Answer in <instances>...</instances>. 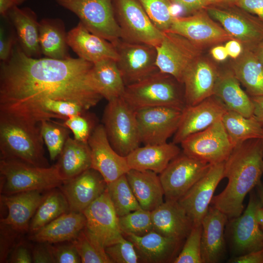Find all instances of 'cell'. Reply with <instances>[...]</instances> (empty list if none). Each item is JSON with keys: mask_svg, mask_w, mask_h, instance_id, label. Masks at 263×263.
Wrapping results in <instances>:
<instances>
[{"mask_svg": "<svg viewBox=\"0 0 263 263\" xmlns=\"http://www.w3.org/2000/svg\"><path fill=\"white\" fill-rule=\"evenodd\" d=\"M93 64L79 57H29L16 43L0 64V112L39 123L40 107L49 99L74 102L88 110L102 98L90 82Z\"/></svg>", "mask_w": 263, "mask_h": 263, "instance_id": "obj_1", "label": "cell"}, {"mask_svg": "<svg viewBox=\"0 0 263 263\" xmlns=\"http://www.w3.org/2000/svg\"><path fill=\"white\" fill-rule=\"evenodd\" d=\"M263 174V139H249L236 146L225 161L224 177L227 184L213 196L211 206L228 220L239 216L244 210L245 197L261 182Z\"/></svg>", "mask_w": 263, "mask_h": 263, "instance_id": "obj_2", "label": "cell"}, {"mask_svg": "<svg viewBox=\"0 0 263 263\" xmlns=\"http://www.w3.org/2000/svg\"><path fill=\"white\" fill-rule=\"evenodd\" d=\"M39 123L0 112V159L49 167L44 157Z\"/></svg>", "mask_w": 263, "mask_h": 263, "instance_id": "obj_3", "label": "cell"}, {"mask_svg": "<svg viewBox=\"0 0 263 263\" xmlns=\"http://www.w3.org/2000/svg\"><path fill=\"white\" fill-rule=\"evenodd\" d=\"M172 76L158 71L138 82L126 86L122 96L134 110L167 107L181 111L186 107L184 89Z\"/></svg>", "mask_w": 263, "mask_h": 263, "instance_id": "obj_4", "label": "cell"}, {"mask_svg": "<svg viewBox=\"0 0 263 263\" xmlns=\"http://www.w3.org/2000/svg\"><path fill=\"white\" fill-rule=\"evenodd\" d=\"M0 177L2 195L50 190L59 187L64 182L57 163L39 167L14 159H0Z\"/></svg>", "mask_w": 263, "mask_h": 263, "instance_id": "obj_5", "label": "cell"}, {"mask_svg": "<svg viewBox=\"0 0 263 263\" xmlns=\"http://www.w3.org/2000/svg\"><path fill=\"white\" fill-rule=\"evenodd\" d=\"M103 121L109 140L115 150L126 157L141 143L135 111L122 97L108 101Z\"/></svg>", "mask_w": 263, "mask_h": 263, "instance_id": "obj_6", "label": "cell"}, {"mask_svg": "<svg viewBox=\"0 0 263 263\" xmlns=\"http://www.w3.org/2000/svg\"><path fill=\"white\" fill-rule=\"evenodd\" d=\"M74 13L91 33L114 44L121 39L113 0H55Z\"/></svg>", "mask_w": 263, "mask_h": 263, "instance_id": "obj_7", "label": "cell"}, {"mask_svg": "<svg viewBox=\"0 0 263 263\" xmlns=\"http://www.w3.org/2000/svg\"><path fill=\"white\" fill-rule=\"evenodd\" d=\"M121 39L155 47L161 43L163 32L153 23L137 0H113Z\"/></svg>", "mask_w": 263, "mask_h": 263, "instance_id": "obj_8", "label": "cell"}, {"mask_svg": "<svg viewBox=\"0 0 263 263\" xmlns=\"http://www.w3.org/2000/svg\"><path fill=\"white\" fill-rule=\"evenodd\" d=\"M180 144L185 154L212 165L225 162L234 149L221 120Z\"/></svg>", "mask_w": 263, "mask_h": 263, "instance_id": "obj_9", "label": "cell"}, {"mask_svg": "<svg viewBox=\"0 0 263 263\" xmlns=\"http://www.w3.org/2000/svg\"><path fill=\"white\" fill-rule=\"evenodd\" d=\"M155 48L159 71L172 76L181 83L186 70L201 53V48L186 38L169 31L163 33L160 44Z\"/></svg>", "mask_w": 263, "mask_h": 263, "instance_id": "obj_10", "label": "cell"}, {"mask_svg": "<svg viewBox=\"0 0 263 263\" xmlns=\"http://www.w3.org/2000/svg\"><path fill=\"white\" fill-rule=\"evenodd\" d=\"M212 165L180 153L159 175L165 200L178 201Z\"/></svg>", "mask_w": 263, "mask_h": 263, "instance_id": "obj_11", "label": "cell"}, {"mask_svg": "<svg viewBox=\"0 0 263 263\" xmlns=\"http://www.w3.org/2000/svg\"><path fill=\"white\" fill-rule=\"evenodd\" d=\"M113 44L118 54L117 65L126 86L140 81L159 71L155 47L121 39Z\"/></svg>", "mask_w": 263, "mask_h": 263, "instance_id": "obj_12", "label": "cell"}, {"mask_svg": "<svg viewBox=\"0 0 263 263\" xmlns=\"http://www.w3.org/2000/svg\"><path fill=\"white\" fill-rule=\"evenodd\" d=\"M205 9L233 38L248 48H254L263 39V22L238 7L219 4Z\"/></svg>", "mask_w": 263, "mask_h": 263, "instance_id": "obj_13", "label": "cell"}, {"mask_svg": "<svg viewBox=\"0 0 263 263\" xmlns=\"http://www.w3.org/2000/svg\"><path fill=\"white\" fill-rule=\"evenodd\" d=\"M261 204L258 195L251 190L246 209L229 220L230 246L234 257L263 249V230L256 219V210Z\"/></svg>", "mask_w": 263, "mask_h": 263, "instance_id": "obj_14", "label": "cell"}, {"mask_svg": "<svg viewBox=\"0 0 263 263\" xmlns=\"http://www.w3.org/2000/svg\"><path fill=\"white\" fill-rule=\"evenodd\" d=\"M183 111L167 107H153L135 111L141 143L161 144L176 132Z\"/></svg>", "mask_w": 263, "mask_h": 263, "instance_id": "obj_15", "label": "cell"}, {"mask_svg": "<svg viewBox=\"0 0 263 263\" xmlns=\"http://www.w3.org/2000/svg\"><path fill=\"white\" fill-rule=\"evenodd\" d=\"M82 212L86 218L85 229L105 248L123 236L107 189Z\"/></svg>", "mask_w": 263, "mask_h": 263, "instance_id": "obj_16", "label": "cell"}, {"mask_svg": "<svg viewBox=\"0 0 263 263\" xmlns=\"http://www.w3.org/2000/svg\"><path fill=\"white\" fill-rule=\"evenodd\" d=\"M168 31L186 38L201 48L233 39L222 26L214 21L206 9L189 16H175Z\"/></svg>", "mask_w": 263, "mask_h": 263, "instance_id": "obj_17", "label": "cell"}, {"mask_svg": "<svg viewBox=\"0 0 263 263\" xmlns=\"http://www.w3.org/2000/svg\"><path fill=\"white\" fill-rule=\"evenodd\" d=\"M224 164L225 162L212 165L208 171L178 201L193 226L202 225L215 190L224 178Z\"/></svg>", "mask_w": 263, "mask_h": 263, "instance_id": "obj_18", "label": "cell"}, {"mask_svg": "<svg viewBox=\"0 0 263 263\" xmlns=\"http://www.w3.org/2000/svg\"><path fill=\"white\" fill-rule=\"evenodd\" d=\"M91 156V168L97 171L107 184L130 170L126 157L112 146L103 125L95 126L88 141Z\"/></svg>", "mask_w": 263, "mask_h": 263, "instance_id": "obj_19", "label": "cell"}, {"mask_svg": "<svg viewBox=\"0 0 263 263\" xmlns=\"http://www.w3.org/2000/svg\"><path fill=\"white\" fill-rule=\"evenodd\" d=\"M226 111L222 102L214 95L196 105L186 106L172 142L180 144L189 136L206 129L221 120Z\"/></svg>", "mask_w": 263, "mask_h": 263, "instance_id": "obj_20", "label": "cell"}, {"mask_svg": "<svg viewBox=\"0 0 263 263\" xmlns=\"http://www.w3.org/2000/svg\"><path fill=\"white\" fill-rule=\"evenodd\" d=\"M58 188L67 201L70 211L82 212L106 191L107 183L97 171L90 168Z\"/></svg>", "mask_w": 263, "mask_h": 263, "instance_id": "obj_21", "label": "cell"}, {"mask_svg": "<svg viewBox=\"0 0 263 263\" xmlns=\"http://www.w3.org/2000/svg\"><path fill=\"white\" fill-rule=\"evenodd\" d=\"M216 68L200 56L188 67L183 79L187 106H193L214 95L219 75Z\"/></svg>", "mask_w": 263, "mask_h": 263, "instance_id": "obj_22", "label": "cell"}, {"mask_svg": "<svg viewBox=\"0 0 263 263\" xmlns=\"http://www.w3.org/2000/svg\"><path fill=\"white\" fill-rule=\"evenodd\" d=\"M67 43L78 57L93 64L106 59L118 60L114 45L90 32L80 21L67 33Z\"/></svg>", "mask_w": 263, "mask_h": 263, "instance_id": "obj_23", "label": "cell"}, {"mask_svg": "<svg viewBox=\"0 0 263 263\" xmlns=\"http://www.w3.org/2000/svg\"><path fill=\"white\" fill-rule=\"evenodd\" d=\"M227 216L210 206L202 223L201 256L203 263H219L225 253L224 230Z\"/></svg>", "mask_w": 263, "mask_h": 263, "instance_id": "obj_24", "label": "cell"}, {"mask_svg": "<svg viewBox=\"0 0 263 263\" xmlns=\"http://www.w3.org/2000/svg\"><path fill=\"white\" fill-rule=\"evenodd\" d=\"M44 196L41 190L1 195V201L8 211L6 217L1 219V224L17 232L28 230L30 221Z\"/></svg>", "mask_w": 263, "mask_h": 263, "instance_id": "obj_25", "label": "cell"}, {"mask_svg": "<svg viewBox=\"0 0 263 263\" xmlns=\"http://www.w3.org/2000/svg\"><path fill=\"white\" fill-rule=\"evenodd\" d=\"M153 230L180 241L187 238L192 223L178 201L165 200L151 211Z\"/></svg>", "mask_w": 263, "mask_h": 263, "instance_id": "obj_26", "label": "cell"}, {"mask_svg": "<svg viewBox=\"0 0 263 263\" xmlns=\"http://www.w3.org/2000/svg\"><path fill=\"white\" fill-rule=\"evenodd\" d=\"M123 235L133 244L141 261L145 263H172L183 242L163 236L153 230L141 236Z\"/></svg>", "mask_w": 263, "mask_h": 263, "instance_id": "obj_27", "label": "cell"}, {"mask_svg": "<svg viewBox=\"0 0 263 263\" xmlns=\"http://www.w3.org/2000/svg\"><path fill=\"white\" fill-rule=\"evenodd\" d=\"M180 151L173 142L146 145L134 150L126 159L130 169L149 170L160 174L181 153Z\"/></svg>", "mask_w": 263, "mask_h": 263, "instance_id": "obj_28", "label": "cell"}, {"mask_svg": "<svg viewBox=\"0 0 263 263\" xmlns=\"http://www.w3.org/2000/svg\"><path fill=\"white\" fill-rule=\"evenodd\" d=\"M85 225L83 212L70 211L32 233L30 239L38 243L50 244L71 241Z\"/></svg>", "mask_w": 263, "mask_h": 263, "instance_id": "obj_29", "label": "cell"}, {"mask_svg": "<svg viewBox=\"0 0 263 263\" xmlns=\"http://www.w3.org/2000/svg\"><path fill=\"white\" fill-rule=\"evenodd\" d=\"M14 27L22 51L27 56L39 58L42 55L39 43V21L36 13L30 8L16 7L8 13Z\"/></svg>", "mask_w": 263, "mask_h": 263, "instance_id": "obj_30", "label": "cell"}, {"mask_svg": "<svg viewBox=\"0 0 263 263\" xmlns=\"http://www.w3.org/2000/svg\"><path fill=\"white\" fill-rule=\"evenodd\" d=\"M126 176L142 209L151 212L164 202V190L157 173L149 170L130 169Z\"/></svg>", "mask_w": 263, "mask_h": 263, "instance_id": "obj_31", "label": "cell"}, {"mask_svg": "<svg viewBox=\"0 0 263 263\" xmlns=\"http://www.w3.org/2000/svg\"><path fill=\"white\" fill-rule=\"evenodd\" d=\"M214 95L222 102L227 110L246 117L253 115L254 107L251 98L242 89L231 70L219 73Z\"/></svg>", "mask_w": 263, "mask_h": 263, "instance_id": "obj_32", "label": "cell"}, {"mask_svg": "<svg viewBox=\"0 0 263 263\" xmlns=\"http://www.w3.org/2000/svg\"><path fill=\"white\" fill-rule=\"evenodd\" d=\"M90 79L94 89L108 101L123 96L126 86L116 61L106 59L93 63Z\"/></svg>", "mask_w": 263, "mask_h": 263, "instance_id": "obj_33", "label": "cell"}, {"mask_svg": "<svg viewBox=\"0 0 263 263\" xmlns=\"http://www.w3.org/2000/svg\"><path fill=\"white\" fill-rule=\"evenodd\" d=\"M39 43L45 57L64 59L70 57L68 53L67 33L64 23L58 18H44L39 21Z\"/></svg>", "mask_w": 263, "mask_h": 263, "instance_id": "obj_34", "label": "cell"}, {"mask_svg": "<svg viewBox=\"0 0 263 263\" xmlns=\"http://www.w3.org/2000/svg\"><path fill=\"white\" fill-rule=\"evenodd\" d=\"M57 163L64 182L91 168V156L88 144L69 136Z\"/></svg>", "mask_w": 263, "mask_h": 263, "instance_id": "obj_35", "label": "cell"}, {"mask_svg": "<svg viewBox=\"0 0 263 263\" xmlns=\"http://www.w3.org/2000/svg\"><path fill=\"white\" fill-rule=\"evenodd\" d=\"M231 71L251 96L263 95V65L250 48L243 50Z\"/></svg>", "mask_w": 263, "mask_h": 263, "instance_id": "obj_36", "label": "cell"}, {"mask_svg": "<svg viewBox=\"0 0 263 263\" xmlns=\"http://www.w3.org/2000/svg\"><path fill=\"white\" fill-rule=\"evenodd\" d=\"M222 122L234 148L252 139H263V126L254 116L246 117L227 110Z\"/></svg>", "mask_w": 263, "mask_h": 263, "instance_id": "obj_37", "label": "cell"}, {"mask_svg": "<svg viewBox=\"0 0 263 263\" xmlns=\"http://www.w3.org/2000/svg\"><path fill=\"white\" fill-rule=\"evenodd\" d=\"M69 211V205L63 193L60 189H53L45 195L30 222L29 230L33 233Z\"/></svg>", "mask_w": 263, "mask_h": 263, "instance_id": "obj_38", "label": "cell"}, {"mask_svg": "<svg viewBox=\"0 0 263 263\" xmlns=\"http://www.w3.org/2000/svg\"><path fill=\"white\" fill-rule=\"evenodd\" d=\"M107 190L118 217L141 208L126 174L107 184Z\"/></svg>", "mask_w": 263, "mask_h": 263, "instance_id": "obj_39", "label": "cell"}, {"mask_svg": "<svg viewBox=\"0 0 263 263\" xmlns=\"http://www.w3.org/2000/svg\"><path fill=\"white\" fill-rule=\"evenodd\" d=\"M82 263H112L105 249L85 229L72 240Z\"/></svg>", "mask_w": 263, "mask_h": 263, "instance_id": "obj_40", "label": "cell"}, {"mask_svg": "<svg viewBox=\"0 0 263 263\" xmlns=\"http://www.w3.org/2000/svg\"><path fill=\"white\" fill-rule=\"evenodd\" d=\"M39 126L50 159L54 160L59 155L69 137L68 129L61 123L52 120L42 121Z\"/></svg>", "mask_w": 263, "mask_h": 263, "instance_id": "obj_41", "label": "cell"}, {"mask_svg": "<svg viewBox=\"0 0 263 263\" xmlns=\"http://www.w3.org/2000/svg\"><path fill=\"white\" fill-rule=\"evenodd\" d=\"M153 23L161 32L168 31L175 16L170 0H137Z\"/></svg>", "mask_w": 263, "mask_h": 263, "instance_id": "obj_42", "label": "cell"}, {"mask_svg": "<svg viewBox=\"0 0 263 263\" xmlns=\"http://www.w3.org/2000/svg\"><path fill=\"white\" fill-rule=\"evenodd\" d=\"M123 234L143 236L153 230L151 212L142 208L118 217Z\"/></svg>", "mask_w": 263, "mask_h": 263, "instance_id": "obj_43", "label": "cell"}, {"mask_svg": "<svg viewBox=\"0 0 263 263\" xmlns=\"http://www.w3.org/2000/svg\"><path fill=\"white\" fill-rule=\"evenodd\" d=\"M202 225L193 226L173 263H203L201 256Z\"/></svg>", "mask_w": 263, "mask_h": 263, "instance_id": "obj_44", "label": "cell"}, {"mask_svg": "<svg viewBox=\"0 0 263 263\" xmlns=\"http://www.w3.org/2000/svg\"><path fill=\"white\" fill-rule=\"evenodd\" d=\"M105 249L112 263H137L141 261L133 244L124 236Z\"/></svg>", "mask_w": 263, "mask_h": 263, "instance_id": "obj_45", "label": "cell"}, {"mask_svg": "<svg viewBox=\"0 0 263 263\" xmlns=\"http://www.w3.org/2000/svg\"><path fill=\"white\" fill-rule=\"evenodd\" d=\"M61 124L72 132L75 139L86 144L95 128L85 112L69 117Z\"/></svg>", "mask_w": 263, "mask_h": 263, "instance_id": "obj_46", "label": "cell"}, {"mask_svg": "<svg viewBox=\"0 0 263 263\" xmlns=\"http://www.w3.org/2000/svg\"><path fill=\"white\" fill-rule=\"evenodd\" d=\"M50 244V243H49ZM55 263H79L80 257L71 243L56 245L50 244Z\"/></svg>", "mask_w": 263, "mask_h": 263, "instance_id": "obj_47", "label": "cell"}, {"mask_svg": "<svg viewBox=\"0 0 263 263\" xmlns=\"http://www.w3.org/2000/svg\"><path fill=\"white\" fill-rule=\"evenodd\" d=\"M32 251L34 263H55L50 247V244L39 243Z\"/></svg>", "mask_w": 263, "mask_h": 263, "instance_id": "obj_48", "label": "cell"}, {"mask_svg": "<svg viewBox=\"0 0 263 263\" xmlns=\"http://www.w3.org/2000/svg\"><path fill=\"white\" fill-rule=\"evenodd\" d=\"M14 35H6L3 28L0 29V59L1 62L7 61L10 57L17 39Z\"/></svg>", "mask_w": 263, "mask_h": 263, "instance_id": "obj_49", "label": "cell"}, {"mask_svg": "<svg viewBox=\"0 0 263 263\" xmlns=\"http://www.w3.org/2000/svg\"><path fill=\"white\" fill-rule=\"evenodd\" d=\"M234 4L248 13L256 15L263 22V0H236Z\"/></svg>", "mask_w": 263, "mask_h": 263, "instance_id": "obj_50", "label": "cell"}, {"mask_svg": "<svg viewBox=\"0 0 263 263\" xmlns=\"http://www.w3.org/2000/svg\"><path fill=\"white\" fill-rule=\"evenodd\" d=\"M180 6L186 12L193 14L210 5L209 0H170Z\"/></svg>", "mask_w": 263, "mask_h": 263, "instance_id": "obj_51", "label": "cell"}, {"mask_svg": "<svg viewBox=\"0 0 263 263\" xmlns=\"http://www.w3.org/2000/svg\"><path fill=\"white\" fill-rule=\"evenodd\" d=\"M9 262L12 263H31L32 254L25 245L19 244L14 249L10 256Z\"/></svg>", "mask_w": 263, "mask_h": 263, "instance_id": "obj_52", "label": "cell"}, {"mask_svg": "<svg viewBox=\"0 0 263 263\" xmlns=\"http://www.w3.org/2000/svg\"><path fill=\"white\" fill-rule=\"evenodd\" d=\"M230 263H263V249L230 259Z\"/></svg>", "mask_w": 263, "mask_h": 263, "instance_id": "obj_53", "label": "cell"}, {"mask_svg": "<svg viewBox=\"0 0 263 263\" xmlns=\"http://www.w3.org/2000/svg\"><path fill=\"white\" fill-rule=\"evenodd\" d=\"M225 47L228 56L235 59L242 54L244 50L241 43L234 38L228 40Z\"/></svg>", "mask_w": 263, "mask_h": 263, "instance_id": "obj_54", "label": "cell"}, {"mask_svg": "<svg viewBox=\"0 0 263 263\" xmlns=\"http://www.w3.org/2000/svg\"><path fill=\"white\" fill-rule=\"evenodd\" d=\"M254 112L253 115L263 126V95L251 96Z\"/></svg>", "mask_w": 263, "mask_h": 263, "instance_id": "obj_55", "label": "cell"}, {"mask_svg": "<svg viewBox=\"0 0 263 263\" xmlns=\"http://www.w3.org/2000/svg\"><path fill=\"white\" fill-rule=\"evenodd\" d=\"M26 0H0V14L7 17L8 12L13 8L19 7Z\"/></svg>", "mask_w": 263, "mask_h": 263, "instance_id": "obj_56", "label": "cell"}, {"mask_svg": "<svg viewBox=\"0 0 263 263\" xmlns=\"http://www.w3.org/2000/svg\"><path fill=\"white\" fill-rule=\"evenodd\" d=\"M213 58L219 61L225 60L228 55L225 46L218 45L213 47L210 51Z\"/></svg>", "mask_w": 263, "mask_h": 263, "instance_id": "obj_57", "label": "cell"}, {"mask_svg": "<svg viewBox=\"0 0 263 263\" xmlns=\"http://www.w3.org/2000/svg\"><path fill=\"white\" fill-rule=\"evenodd\" d=\"M254 53L263 65V39L254 48Z\"/></svg>", "mask_w": 263, "mask_h": 263, "instance_id": "obj_58", "label": "cell"}, {"mask_svg": "<svg viewBox=\"0 0 263 263\" xmlns=\"http://www.w3.org/2000/svg\"><path fill=\"white\" fill-rule=\"evenodd\" d=\"M256 219L258 225L263 230V205L262 203L256 210Z\"/></svg>", "mask_w": 263, "mask_h": 263, "instance_id": "obj_59", "label": "cell"}, {"mask_svg": "<svg viewBox=\"0 0 263 263\" xmlns=\"http://www.w3.org/2000/svg\"><path fill=\"white\" fill-rule=\"evenodd\" d=\"M236 0H209L210 5L234 4Z\"/></svg>", "mask_w": 263, "mask_h": 263, "instance_id": "obj_60", "label": "cell"}, {"mask_svg": "<svg viewBox=\"0 0 263 263\" xmlns=\"http://www.w3.org/2000/svg\"><path fill=\"white\" fill-rule=\"evenodd\" d=\"M258 195L263 205V184L261 181L256 187Z\"/></svg>", "mask_w": 263, "mask_h": 263, "instance_id": "obj_61", "label": "cell"}, {"mask_svg": "<svg viewBox=\"0 0 263 263\" xmlns=\"http://www.w3.org/2000/svg\"></svg>", "mask_w": 263, "mask_h": 263, "instance_id": "obj_62", "label": "cell"}]
</instances>
